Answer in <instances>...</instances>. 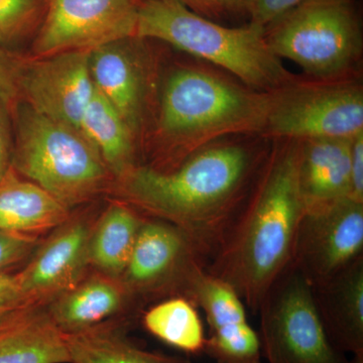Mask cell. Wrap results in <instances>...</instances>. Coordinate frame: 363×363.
<instances>
[{
    "label": "cell",
    "instance_id": "277c9868",
    "mask_svg": "<svg viewBox=\"0 0 363 363\" xmlns=\"http://www.w3.org/2000/svg\"><path fill=\"white\" fill-rule=\"evenodd\" d=\"M135 38L167 43L262 92H274L296 79L269 49L264 28L250 23L227 28L175 0H143Z\"/></svg>",
    "mask_w": 363,
    "mask_h": 363
},
{
    "label": "cell",
    "instance_id": "4dcf8cb0",
    "mask_svg": "<svg viewBox=\"0 0 363 363\" xmlns=\"http://www.w3.org/2000/svg\"><path fill=\"white\" fill-rule=\"evenodd\" d=\"M350 198L363 203V133L351 142Z\"/></svg>",
    "mask_w": 363,
    "mask_h": 363
},
{
    "label": "cell",
    "instance_id": "f1b7e54d",
    "mask_svg": "<svg viewBox=\"0 0 363 363\" xmlns=\"http://www.w3.org/2000/svg\"><path fill=\"white\" fill-rule=\"evenodd\" d=\"M307 0H253L250 9V23L266 28L294 7Z\"/></svg>",
    "mask_w": 363,
    "mask_h": 363
},
{
    "label": "cell",
    "instance_id": "44dd1931",
    "mask_svg": "<svg viewBox=\"0 0 363 363\" xmlns=\"http://www.w3.org/2000/svg\"><path fill=\"white\" fill-rule=\"evenodd\" d=\"M145 219V215L135 208L114 199L93 223L90 269L121 279Z\"/></svg>",
    "mask_w": 363,
    "mask_h": 363
},
{
    "label": "cell",
    "instance_id": "ba28073f",
    "mask_svg": "<svg viewBox=\"0 0 363 363\" xmlns=\"http://www.w3.org/2000/svg\"><path fill=\"white\" fill-rule=\"evenodd\" d=\"M257 315L267 363H350L327 335L312 286L293 264L267 291Z\"/></svg>",
    "mask_w": 363,
    "mask_h": 363
},
{
    "label": "cell",
    "instance_id": "5b68a950",
    "mask_svg": "<svg viewBox=\"0 0 363 363\" xmlns=\"http://www.w3.org/2000/svg\"><path fill=\"white\" fill-rule=\"evenodd\" d=\"M11 168L69 209L109 194L114 178L82 131L42 116L26 104L13 112Z\"/></svg>",
    "mask_w": 363,
    "mask_h": 363
},
{
    "label": "cell",
    "instance_id": "6da1fadb",
    "mask_svg": "<svg viewBox=\"0 0 363 363\" xmlns=\"http://www.w3.org/2000/svg\"><path fill=\"white\" fill-rule=\"evenodd\" d=\"M267 152L247 140H224L169 171L138 164L109 194L147 217L174 224L206 255L207 264L240 212Z\"/></svg>",
    "mask_w": 363,
    "mask_h": 363
},
{
    "label": "cell",
    "instance_id": "ffe728a7",
    "mask_svg": "<svg viewBox=\"0 0 363 363\" xmlns=\"http://www.w3.org/2000/svg\"><path fill=\"white\" fill-rule=\"evenodd\" d=\"M0 363H70L65 334L45 307L28 308L0 326Z\"/></svg>",
    "mask_w": 363,
    "mask_h": 363
},
{
    "label": "cell",
    "instance_id": "8fae6325",
    "mask_svg": "<svg viewBox=\"0 0 363 363\" xmlns=\"http://www.w3.org/2000/svg\"><path fill=\"white\" fill-rule=\"evenodd\" d=\"M363 257V203L345 198L305 212L292 264L313 289Z\"/></svg>",
    "mask_w": 363,
    "mask_h": 363
},
{
    "label": "cell",
    "instance_id": "4316f807",
    "mask_svg": "<svg viewBox=\"0 0 363 363\" xmlns=\"http://www.w3.org/2000/svg\"><path fill=\"white\" fill-rule=\"evenodd\" d=\"M40 242V238L0 230V274L25 264Z\"/></svg>",
    "mask_w": 363,
    "mask_h": 363
},
{
    "label": "cell",
    "instance_id": "4fadbf2b",
    "mask_svg": "<svg viewBox=\"0 0 363 363\" xmlns=\"http://www.w3.org/2000/svg\"><path fill=\"white\" fill-rule=\"evenodd\" d=\"M90 51L26 57L20 81L21 100L33 111L80 130L94 91Z\"/></svg>",
    "mask_w": 363,
    "mask_h": 363
},
{
    "label": "cell",
    "instance_id": "cb8c5ba5",
    "mask_svg": "<svg viewBox=\"0 0 363 363\" xmlns=\"http://www.w3.org/2000/svg\"><path fill=\"white\" fill-rule=\"evenodd\" d=\"M145 330L167 345L188 354L204 352L206 335L192 301L174 296L160 301L143 316Z\"/></svg>",
    "mask_w": 363,
    "mask_h": 363
},
{
    "label": "cell",
    "instance_id": "52a82bcc",
    "mask_svg": "<svg viewBox=\"0 0 363 363\" xmlns=\"http://www.w3.org/2000/svg\"><path fill=\"white\" fill-rule=\"evenodd\" d=\"M363 133V89L353 77L293 80L271 92L260 136L276 140H352Z\"/></svg>",
    "mask_w": 363,
    "mask_h": 363
},
{
    "label": "cell",
    "instance_id": "7c38bea8",
    "mask_svg": "<svg viewBox=\"0 0 363 363\" xmlns=\"http://www.w3.org/2000/svg\"><path fill=\"white\" fill-rule=\"evenodd\" d=\"M95 219L72 212L70 217L40 240L25 266L16 272L28 302L45 307L77 285L88 272L89 241Z\"/></svg>",
    "mask_w": 363,
    "mask_h": 363
},
{
    "label": "cell",
    "instance_id": "836d02e7",
    "mask_svg": "<svg viewBox=\"0 0 363 363\" xmlns=\"http://www.w3.org/2000/svg\"><path fill=\"white\" fill-rule=\"evenodd\" d=\"M350 363H363V355L362 357H353V359L351 360Z\"/></svg>",
    "mask_w": 363,
    "mask_h": 363
},
{
    "label": "cell",
    "instance_id": "83f0119b",
    "mask_svg": "<svg viewBox=\"0 0 363 363\" xmlns=\"http://www.w3.org/2000/svg\"><path fill=\"white\" fill-rule=\"evenodd\" d=\"M30 307L37 306L30 304L21 293L16 272L0 274V326Z\"/></svg>",
    "mask_w": 363,
    "mask_h": 363
},
{
    "label": "cell",
    "instance_id": "f546056e",
    "mask_svg": "<svg viewBox=\"0 0 363 363\" xmlns=\"http://www.w3.org/2000/svg\"><path fill=\"white\" fill-rule=\"evenodd\" d=\"M13 152V117L0 100V181L11 168Z\"/></svg>",
    "mask_w": 363,
    "mask_h": 363
},
{
    "label": "cell",
    "instance_id": "e0dca14e",
    "mask_svg": "<svg viewBox=\"0 0 363 363\" xmlns=\"http://www.w3.org/2000/svg\"><path fill=\"white\" fill-rule=\"evenodd\" d=\"M313 293L334 347L353 357H362L363 257L324 285L313 289Z\"/></svg>",
    "mask_w": 363,
    "mask_h": 363
},
{
    "label": "cell",
    "instance_id": "3957f363",
    "mask_svg": "<svg viewBox=\"0 0 363 363\" xmlns=\"http://www.w3.org/2000/svg\"><path fill=\"white\" fill-rule=\"evenodd\" d=\"M271 93L198 66L176 69L162 87L150 161L169 171L198 150L233 135H262Z\"/></svg>",
    "mask_w": 363,
    "mask_h": 363
},
{
    "label": "cell",
    "instance_id": "2e32d148",
    "mask_svg": "<svg viewBox=\"0 0 363 363\" xmlns=\"http://www.w3.org/2000/svg\"><path fill=\"white\" fill-rule=\"evenodd\" d=\"M133 301L121 279L92 269L45 308L60 330L74 334L112 321L123 315Z\"/></svg>",
    "mask_w": 363,
    "mask_h": 363
},
{
    "label": "cell",
    "instance_id": "d6a6232c",
    "mask_svg": "<svg viewBox=\"0 0 363 363\" xmlns=\"http://www.w3.org/2000/svg\"><path fill=\"white\" fill-rule=\"evenodd\" d=\"M220 4L224 13H247L250 14L253 0H217Z\"/></svg>",
    "mask_w": 363,
    "mask_h": 363
},
{
    "label": "cell",
    "instance_id": "9a60e30c",
    "mask_svg": "<svg viewBox=\"0 0 363 363\" xmlns=\"http://www.w3.org/2000/svg\"><path fill=\"white\" fill-rule=\"evenodd\" d=\"M138 38L105 45L90 52L94 87L123 117L136 140L145 123L150 95L149 73L140 57Z\"/></svg>",
    "mask_w": 363,
    "mask_h": 363
},
{
    "label": "cell",
    "instance_id": "d6986e66",
    "mask_svg": "<svg viewBox=\"0 0 363 363\" xmlns=\"http://www.w3.org/2000/svg\"><path fill=\"white\" fill-rule=\"evenodd\" d=\"M72 212L13 168L0 181V230L40 238L64 223Z\"/></svg>",
    "mask_w": 363,
    "mask_h": 363
},
{
    "label": "cell",
    "instance_id": "5bb4252c",
    "mask_svg": "<svg viewBox=\"0 0 363 363\" xmlns=\"http://www.w3.org/2000/svg\"><path fill=\"white\" fill-rule=\"evenodd\" d=\"M186 298L202 309L209 326L204 352L216 363H262L259 333L247 319V306L221 279L199 267Z\"/></svg>",
    "mask_w": 363,
    "mask_h": 363
},
{
    "label": "cell",
    "instance_id": "8992f818",
    "mask_svg": "<svg viewBox=\"0 0 363 363\" xmlns=\"http://www.w3.org/2000/svg\"><path fill=\"white\" fill-rule=\"evenodd\" d=\"M264 39L316 80L352 77L362 54L355 0H307L266 26Z\"/></svg>",
    "mask_w": 363,
    "mask_h": 363
},
{
    "label": "cell",
    "instance_id": "603a6c76",
    "mask_svg": "<svg viewBox=\"0 0 363 363\" xmlns=\"http://www.w3.org/2000/svg\"><path fill=\"white\" fill-rule=\"evenodd\" d=\"M65 338L70 363H188L136 345L121 320L65 334Z\"/></svg>",
    "mask_w": 363,
    "mask_h": 363
},
{
    "label": "cell",
    "instance_id": "7402d4cb",
    "mask_svg": "<svg viewBox=\"0 0 363 363\" xmlns=\"http://www.w3.org/2000/svg\"><path fill=\"white\" fill-rule=\"evenodd\" d=\"M80 130L96 147L114 180L138 164L135 135L95 87L81 119Z\"/></svg>",
    "mask_w": 363,
    "mask_h": 363
},
{
    "label": "cell",
    "instance_id": "9c48e42d",
    "mask_svg": "<svg viewBox=\"0 0 363 363\" xmlns=\"http://www.w3.org/2000/svg\"><path fill=\"white\" fill-rule=\"evenodd\" d=\"M206 266V255L188 233L145 216L121 281L135 300L186 297L193 274Z\"/></svg>",
    "mask_w": 363,
    "mask_h": 363
},
{
    "label": "cell",
    "instance_id": "484cf974",
    "mask_svg": "<svg viewBox=\"0 0 363 363\" xmlns=\"http://www.w3.org/2000/svg\"><path fill=\"white\" fill-rule=\"evenodd\" d=\"M26 58L14 50L0 48V100L11 116L21 104L20 81Z\"/></svg>",
    "mask_w": 363,
    "mask_h": 363
},
{
    "label": "cell",
    "instance_id": "30bf717a",
    "mask_svg": "<svg viewBox=\"0 0 363 363\" xmlns=\"http://www.w3.org/2000/svg\"><path fill=\"white\" fill-rule=\"evenodd\" d=\"M143 0H48L35 35V58L71 51H93L135 38Z\"/></svg>",
    "mask_w": 363,
    "mask_h": 363
},
{
    "label": "cell",
    "instance_id": "7a4b0ae2",
    "mask_svg": "<svg viewBox=\"0 0 363 363\" xmlns=\"http://www.w3.org/2000/svg\"><path fill=\"white\" fill-rule=\"evenodd\" d=\"M300 152L301 140H277L208 260L207 272L233 286L253 314L292 264L306 211L298 188Z\"/></svg>",
    "mask_w": 363,
    "mask_h": 363
},
{
    "label": "cell",
    "instance_id": "ac0fdd59",
    "mask_svg": "<svg viewBox=\"0 0 363 363\" xmlns=\"http://www.w3.org/2000/svg\"><path fill=\"white\" fill-rule=\"evenodd\" d=\"M352 140L301 142L298 188L305 212L316 211L350 197Z\"/></svg>",
    "mask_w": 363,
    "mask_h": 363
},
{
    "label": "cell",
    "instance_id": "d4e9b609",
    "mask_svg": "<svg viewBox=\"0 0 363 363\" xmlns=\"http://www.w3.org/2000/svg\"><path fill=\"white\" fill-rule=\"evenodd\" d=\"M47 4L48 0H0V48L13 50L35 37Z\"/></svg>",
    "mask_w": 363,
    "mask_h": 363
},
{
    "label": "cell",
    "instance_id": "1f68e13d",
    "mask_svg": "<svg viewBox=\"0 0 363 363\" xmlns=\"http://www.w3.org/2000/svg\"><path fill=\"white\" fill-rule=\"evenodd\" d=\"M175 1L180 2L194 13L210 20L219 18L224 13L223 9L217 0H175Z\"/></svg>",
    "mask_w": 363,
    "mask_h": 363
}]
</instances>
